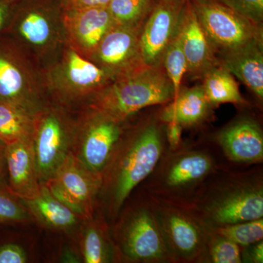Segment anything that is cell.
I'll return each mask as SVG.
<instances>
[{
  "mask_svg": "<svg viewBox=\"0 0 263 263\" xmlns=\"http://www.w3.org/2000/svg\"><path fill=\"white\" fill-rule=\"evenodd\" d=\"M178 34L187 64L189 75L196 79H202L207 71L219 65V60L190 0H186L181 12Z\"/></svg>",
  "mask_w": 263,
  "mask_h": 263,
  "instance_id": "obj_17",
  "label": "cell"
},
{
  "mask_svg": "<svg viewBox=\"0 0 263 263\" xmlns=\"http://www.w3.org/2000/svg\"><path fill=\"white\" fill-rule=\"evenodd\" d=\"M241 247L254 245L263 238V219L243 221L230 226L211 228Z\"/></svg>",
  "mask_w": 263,
  "mask_h": 263,
  "instance_id": "obj_27",
  "label": "cell"
},
{
  "mask_svg": "<svg viewBox=\"0 0 263 263\" xmlns=\"http://www.w3.org/2000/svg\"><path fill=\"white\" fill-rule=\"evenodd\" d=\"M62 1H63L64 5H65L66 8V7L68 6V5L70 4L72 0H62Z\"/></svg>",
  "mask_w": 263,
  "mask_h": 263,
  "instance_id": "obj_38",
  "label": "cell"
},
{
  "mask_svg": "<svg viewBox=\"0 0 263 263\" xmlns=\"http://www.w3.org/2000/svg\"><path fill=\"white\" fill-rule=\"evenodd\" d=\"M32 219L51 230L71 232L83 222V219L70 208L56 198L47 186H41L37 197L22 200Z\"/></svg>",
  "mask_w": 263,
  "mask_h": 263,
  "instance_id": "obj_21",
  "label": "cell"
},
{
  "mask_svg": "<svg viewBox=\"0 0 263 263\" xmlns=\"http://www.w3.org/2000/svg\"><path fill=\"white\" fill-rule=\"evenodd\" d=\"M183 127L176 123H166V137L170 149H178L181 141Z\"/></svg>",
  "mask_w": 263,
  "mask_h": 263,
  "instance_id": "obj_34",
  "label": "cell"
},
{
  "mask_svg": "<svg viewBox=\"0 0 263 263\" xmlns=\"http://www.w3.org/2000/svg\"><path fill=\"white\" fill-rule=\"evenodd\" d=\"M21 0H0V35L4 33Z\"/></svg>",
  "mask_w": 263,
  "mask_h": 263,
  "instance_id": "obj_33",
  "label": "cell"
},
{
  "mask_svg": "<svg viewBox=\"0 0 263 263\" xmlns=\"http://www.w3.org/2000/svg\"><path fill=\"white\" fill-rule=\"evenodd\" d=\"M27 259L22 246L12 241L0 243V263H26Z\"/></svg>",
  "mask_w": 263,
  "mask_h": 263,
  "instance_id": "obj_32",
  "label": "cell"
},
{
  "mask_svg": "<svg viewBox=\"0 0 263 263\" xmlns=\"http://www.w3.org/2000/svg\"><path fill=\"white\" fill-rule=\"evenodd\" d=\"M186 0H156L142 27L140 53L143 63L149 67L162 65V59L174 39Z\"/></svg>",
  "mask_w": 263,
  "mask_h": 263,
  "instance_id": "obj_15",
  "label": "cell"
},
{
  "mask_svg": "<svg viewBox=\"0 0 263 263\" xmlns=\"http://www.w3.org/2000/svg\"><path fill=\"white\" fill-rule=\"evenodd\" d=\"M115 247L128 260L173 261L161 234L152 205H139L122 216L114 230Z\"/></svg>",
  "mask_w": 263,
  "mask_h": 263,
  "instance_id": "obj_7",
  "label": "cell"
},
{
  "mask_svg": "<svg viewBox=\"0 0 263 263\" xmlns=\"http://www.w3.org/2000/svg\"><path fill=\"white\" fill-rule=\"evenodd\" d=\"M124 123L84 107L78 114L71 152L88 168L102 174L124 131Z\"/></svg>",
  "mask_w": 263,
  "mask_h": 263,
  "instance_id": "obj_12",
  "label": "cell"
},
{
  "mask_svg": "<svg viewBox=\"0 0 263 263\" xmlns=\"http://www.w3.org/2000/svg\"><path fill=\"white\" fill-rule=\"evenodd\" d=\"M161 234L172 260H198L207 250L210 230L202 219L177 204L152 202Z\"/></svg>",
  "mask_w": 263,
  "mask_h": 263,
  "instance_id": "obj_10",
  "label": "cell"
},
{
  "mask_svg": "<svg viewBox=\"0 0 263 263\" xmlns=\"http://www.w3.org/2000/svg\"><path fill=\"white\" fill-rule=\"evenodd\" d=\"M51 100L45 71L9 37L0 35V104L36 116Z\"/></svg>",
  "mask_w": 263,
  "mask_h": 263,
  "instance_id": "obj_4",
  "label": "cell"
},
{
  "mask_svg": "<svg viewBox=\"0 0 263 263\" xmlns=\"http://www.w3.org/2000/svg\"><path fill=\"white\" fill-rule=\"evenodd\" d=\"M218 60L221 66L262 100L263 41H252L218 57Z\"/></svg>",
  "mask_w": 263,
  "mask_h": 263,
  "instance_id": "obj_20",
  "label": "cell"
},
{
  "mask_svg": "<svg viewBox=\"0 0 263 263\" xmlns=\"http://www.w3.org/2000/svg\"><path fill=\"white\" fill-rule=\"evenodd\" d=\"M155 2L156 0H111L108 8L116 24L141 27Z\"/></svg>",
  "mask_w": 263,
  "mask_h": 263,
  "instance_id": "obj_26",
  "label": "cell"
},
{
  "mask_svg": "<svg viewBox=\"0 0 263 263\" xmlns=\"http://www.w3.org/2000/svg\"><path fill=\"white\" fill-rule=\"evenodd\" d=\"M249 259L250 262L254 263L263 262V243L262 240H259L254 245L249 246Z\"/></svg>",
  "mask_w": 263,
  "mask_h": 263,
  "instance_id": "obj_37",
  "label": "cell"
},
{
  "mask_svg": "<svg viewBox=\"0 0 263 263\" xmlns=\"http://www.w3.org/2000/svg\"><path fill=\"white\" fill-rule=\"evenodd\" d=\"M45 75L51 100L70 108L78 104L86 105L114 81L108 72L68 45L58 60L45 70Z\"/></svg>",
  "mask_w": 263,
  "mask_h": 263,
  "instance_id": "obj_5",
  "label": "cell"
},
{
  "mask_svg": "<svg viewBox=\"0 0 263 263\" xmlns=\"http://www.w3.org/2000/svg\"><path fill=\"white\" fill-rule=\"evenodd\" d=\"M213 107L202 86L180 89L179 93L162 110L161 122L176 123L183 128L200 125L206 121Z\"/></svg>",
  "mask_w": 263,
  "mask_h": 263,
  "instance_id": "obj_22",
  "label": "cell"
},
{
  "mask_svg": "<svg viewBox=\"0 0 263 263\" xmlns=\"http://www.w3.org/2000/svg\"><path fill=\"white\" fill-rule=\"evenodd\" d=\"M162 66L167 77L174 86L175 97L181 89L183 76L187 71V64L181 47L179 34L176 35L164 52Z\"/></svg>",
  "mask_w": 263,
  "mask_h": 263,
  "instance_id": "obj_28",
  "label": "cell"
},
{
  "mask_svg": "<svg viewBox=\"0 0 263 263\" xmlns=\"http://www.w3.org/2000/svg\"><path fill=\"white\" fill-rule=\"evenodd\" d=\"M65 10L62 0H21L3 34L45 71L67 46Z\"/></svg>",
  "mask_w": 263,
  "mask_h": 263,
  "instance_id": "obj_2",
  "label": "cell"
},
{
  "mask_svg": "<svg viewBox=\"0 0 263 263\" xmlns=\"http://www.w3.org/2000/svg\"><path fill=\"white\" fill-rule=\"evenodd\" d=\"M52 195L87 220L95 216V205L102 185V174L88 168L72 152L44 183Z\"/></svg>",
  "mask_w": 263,
  "mask_h": 263,
  "instance_id": "obj_13",
  "label": "cell"
},
{
  "mask_svg": "<svg viewBox=\"0 0 263 263\" xmlns=\"http://www.w3.org/2000/svg\"><path fill=\"white\" fill-rule=\"evenodd\" d=\"M202 79V89L212 107L224 103H245L234 76L220 64L207 71Z\"/></svg>",
  "mask_w": 263,
  "mask_h": 263,
  "instance_id": "obj_24",
  "label": "cell"
},
{
  "mask_svg": "<svg viewBox=\"0 0 263 263\" xmlns=\"http://www.w3.org/2000/svg\"><path fill=\"white\" fill-rule=\"evenodd\" d=\"M179 149V148H178ZM171 151L154 170L152 192L164 201L196 189L214 172L215 163L212 156L201 150Z\"/></svg>",
  "mask_w": 263,
  "mask_h": 263,
  "instance_id": "obj_11",
  "label": "cell"
},
{
  "mask_svg": "<svg viewBox=\"0 0 263 263\" xmlns=\"http://www.w3.org/2000/svg\"><path fill=\"white\" fill-rule=\"evenodd\" d=\"M5 150L6 144L0 140V186H8Z\"/></svg>",
  "mask_w": 263,
  "mask_h": 263,
  "instance_id": "obj_36",
  "label": "cell"
},
{
  "mask_svg": "<svg viewBox=\"0 0 263 263\" xmlns=\"http://www.w3.org/2000/svg\"><path fill=\"white\" fill-rule=\"evenodd\" d=\"M174 98V86L163 66H144L112 81L84 107L125 122L142 109L169 103Z\"/></svg>",
  "mask_w": 263,
  "mask_h": 263,
  "instance_id": "obj_3",
  "label": "cell"
},
{
  "mask_svg": "<svg viewBox=\"0 0 263 263\" xmlns=\"http://www.w3.org/2000/svg\"><path fill=\"white\" fill-rule=\"evenodd\" d=\"M30 219L22 200L8 186H0V227L24 224Z\"/></svg>",
  "mask_w": 263,
  "mask_h": 263,
  "instance_id": "obj_29",
  "label": "cell"
},
{
  "mask_svg": "<svg viewBox=\"0 0 263 263\" xmlns=\"http://www.w3.org/2000/svg\"><path fill=\"white\" fill-rule=\"evenodd\" d=\"M205 199L197 215L210 228L262 219L263 186L260 179L235 180Z\"/></svg>",
  "mask_w": 263,
  "mask_h": 263,
  "instance_id": "obj_9",
  "label": "cell"
},
{
  "mask_svg": "<svg viewBox=\"0 0 263 263\" xmlns=\"http://www.w3.org/2000/svg\"><path fill=\"white\" fill-rule=\"evenodd\" d=\"M8 185L19 198L32 199L41 190L32 141L6 145L5 150Z\"/></svg>",
  "mask_w": 263,
  "mask_h": 263,
  "instance_id": "obj_19",
  "label": "cell"
},
{
  "mask_svg": "<svg viewBox=\"0 0 263 263\" xmlns=\"http://www.w3.org/2000/svg\"><path fill=\"white\" fill-rule=\"evenodd\" d=\"M164 142L155 122L123 132L102 173L99 196L109 215L117 216L133 190L152 174L163 157Z\"/></svg>",
  "mask_w": 263,
  "mask_h": 263,
  "instance_id": "obj_1",
  "label": "cell"
},
{
  "mask_svg": "<svg viewBox=\"0 0 263 263\" xmlns=\"http://www.w3.org/2000/svg\"><path fill=\"white\" fill-rule=\"evenodd\" d=\"M77 116L51 100L34 117L32 144L41 184L51 179L72 150Z\"/></svg>",
  "mask_w": 263,
  "mask_h": 263,
  "instance_id": "obj_6",
  "label": "cell"
},
{
  "mask_svg": "<svg viewBox=\"0 0 263 263\" xmlns=\"http://www.w3.org/2000/svg\"><path fill=\"white\" fill-rule=\"evenodd\" d=\"M190 2L217 58L252 41H263L262 25L218 0Z\"/></svg>",
  "mask_w": 263,
  "mask_h": 263,
  "instance_id": "obj_8",
  "label": "cell"
},
{
  "mask_svg": "<svg viewBox=\"0 0 263 263\" xmlns=\"http://www.w3.org/2000/svg\"><path fill=\"white\" fill-rule=\"evenodd\" d=\"M111 0H72L65 8H102L108 7Z\"/></svg>",
  "mask_w": 263,
  "mask_h": 263,
  "instance_id": "obj_35",
  "label": "cell"
},
{
  "mask_svg": "<svg viewBox=\"0 0 263 263\" xmlns=\"http://www.w3.org/2000/svg\"><path fill=\"white\" fill-rule=\"evenodd\" d=\"M34 117L18 107L0 104V140L6 145L32 141Z\"/></svg>",
  "mask_w": 263,
  "mask_h": 263,
  "instance_id": "obj_25",
  "label": "cell"
},
{
  "mask_svg": "<svg viewBox=\"0 0 263 263\" xmlns=\"http://www.w3.org/2000/svg\"><path fill=\"white\" fill-rule=\"evenodd\" d=\"M207 252L214 263H239L243 260L239 246L212 230L208 236Z\"/></svg>",
  "mask_w": 263,
  "mask_h": 263,
  "instance_id": "obj_30",
  "label": "cell"
},
{
  "mask_svg": "<svg viewBox=\"0 0 263 263\" xmlns=\"http://www.w3.org/2000/svg\"><path fill=\"white\" fill-rule=\"evenodd\" d=\"M236 13L262 25L263 0H218Z\"/></svg>",
  "mask_w": 263,
  "mask_h": 263,
  "instance_id": "obj_31",
  "label": "cell"
},
{
  "mask_svg": "<svg viewBox=\"0 0 263 263\" xmlns=\"http://www.w3.org/2000/svg\"><path fill=\"white\" fill-rule=\"evenodd\" d=\"M142 27L114 24L91 54L90 61L108 72L114 80L147 66L140 53Z\"/></svg>",
  "mask_w": 263,
  "mask_h": 263,
  "instance_id": "obj_14",
  "label": "cell"
},
{
  "mask_svg": "<svg viewBox=\"0 0 263 263\" xmlns=\"http://www.w3.org/2000/svg\"><path fill=\"white\" fill-rule=\"evenodd\" d=\"M216 139L232 162L251 164L262 161V131L254 119L243 118L235 121L219 132Z\"/></svg>",
  "mask_w": 263,
  "mask_h": 263,
  "instance_id": "obj_18",
  "label": "cell"
},
{
  "mask_svg": "<svg viewBox=\"0 0 263 263\" xmlns=\"http://www.w3.org/2000/svg\"><path fill=\"white\" fill-rule=\"evenodd\" d=\"M80 231L79 247L85 263H106L113 260L115 245L101 219L94 216L83 221Z\"/></svg>",
  "mask_w": 263,
  "mask_h": 263,
  "instance_id": "obj_23",
  "label": "cell"
},
{
  "mask_svg": "<svg viewBox=\"0 0 263 263\" xmlns=\"http://www.w3.org/2000/svg\"><path fill=\"white\" fill-rule=\"evenodd\" d=\"M64 24L67 45L89 60L115 22L108 7L65 8Z\"/></svg>",
  "mask_w": 263,
  "mask_h": 263,
  "instance_id": "obj_16",
  "label": "cell"
}]
</instances>
